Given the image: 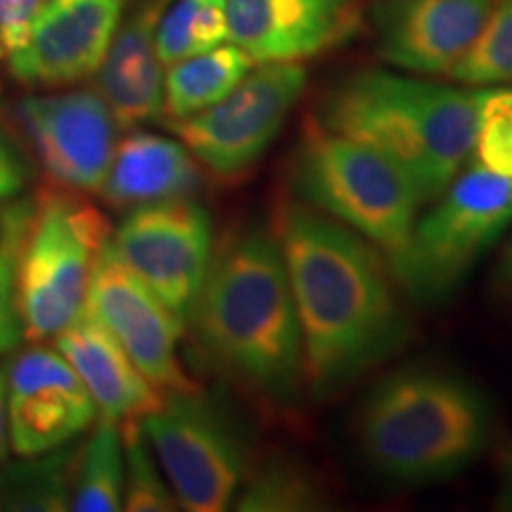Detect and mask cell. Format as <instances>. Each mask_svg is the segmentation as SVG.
Wrapping results in <instances>:
<instances>
[{"label":"cell","instance_id":"7402d4cb","mask_svg":"<svg viewBox=\"0 0 512 512\" xmlns=\"http://www.w3.org/2000/svg\"><path fill=\"white\" fill-rule=\"evenodd\" d=\"M72 510H124V439L121 422L102 418L81 453Z\"/></svg>","mask_w":512,"mask_h":512},{"label":"cell","instance_id":"9a60e30c","mask_svg":"<svg viewBox=\"0 0 512 512\" xmlns=\"http://www.w3.org/2000/svg\"><path fill=\"white\" fill-rule=\"evenodd\" d=\"M228 38L254 64L302 62L347 43L358 0H226Z\"/></svg>","mask_w":512,"mask_h":512},{"label":"cell","instance_id":"ba28073f","mask_svg":"<svg viewBox=\"0 0 512 512\" xmlns=\"http://www.w3.org/2000/svg\"><path fill=\"white\" fill-rule=\"evenodd\" d=\"M143 427L181 508L221 512L233 505L252 458L226 411L197 392H171Z\"/></svg>","mask_w":512,"mask_h":512},{"label":"cell","instance_id":"5bb4252c","mask_svg":"<svg viewBox=\"0 0 512 512\" xmlns=\"http://www.w3.org/2000/svg\"><path fill=\"white\" fill-rule=\"evenodd\" d=\"M126 0H46L10 72L34 86H69L93 76L124 19Z\"/></svg>","mask_w":512,"mask_h":512},{"label":"cell","instance_id":"484cf974","mask_svg":"<svg viewBox=\"0 0 512 512\" xmlns=\"http://www.w3.org/2000/svg\"><path fill=\"white\" fill-rule=\"evenodd\" d=\"M124 439V510L128 512H169L178 501L166 482L162 465L155 463L143 420L121 422Z\"/></svg>","mask_w":512,"mask_h":512},{"label":"cell","instance_id":"277c9868","mask_svg":"<svg viewBox=\"0 0 512 512\" xmlns=\"http://www.w3.org/2000/svg\"><path fill=\"white\" fill-rule=\"evenodd\" d=\"M479 91L467 93L392 72H361L337 83L313 119L337 136L380 152L432 202L472 155Z\"/></svg>","mask_w":512,"mask_h":512},{"label":"cell","instance_id":"ac0fdd59","mask_svg":"<svg viewBox=\"0 0 512 512\" xmlns=\"http://www.w3.org/2000/svg\"><path fill=\"white\" fill-rule=\"evenodd\" d=\"M57 351L67 358L102 418L143 420L162 403L164 394L136 368L119 342L81 309L57 335Z\"/></svg>","mask_w":512,"mask_h":512},{"label":"cell","instance_id":"6da1fadb","mask_svg":"<svg viewBox=\"0 0 512 512\" xmlns=\"http://www.w3.org/2000/svg\"><path fill=\"white\" fill-rule=\"evenodd\" d=\"M273 235L283 254L304 349V384L330 399L408 339L387 256L299 200L280 202Z\"/></svg>","mask_w":512,"mask_h":512},{"label":"cell","instance_id":"d6986e66","mask_svg":"<svg viewBox=\"0 0 512 512\" xmlns=\"http://www.w3.org/2000/svg\"><path fill=\"white\" fill-rule=\"evenodd\" d=\"M200 185V164L181 140L133 131L114 150L100 192L114 207H140L190 197Z\"/></svg>","mask_w":512,"mask_h":512},{"label":"cell","instance_id":"4316f807","mask_svg":"<svg viewBox=\"0 0 512 512\" xmlns=\"http://www.w3.org/2000/svg\"><path fill=\"white\" fill-rule=\"evenodd\" d=\"M475 164L512 181V88L479 91Z\"/></svg>","mask_w":512,"mask_h":512},{"label":"cell","instance_id":"83f0119b","mask_svg":"<svg viewBox=\"0 0 512 512\" xmlns=\"http://www.w3.org/2000/svg\"><path fill=\"white\" fill-rule=\"evenodd\" d=\"M43 3L46 0H0V43L5 53L24 48Z\"/></svg>","mask_w":512,"mask_h":512},{"label":"cell","instance_id":"7c38bea8","mask_svg":"<svg viewBox=\"0 0 512 512\" xmlns=\"http://www.w3.org/2000/svg\"><path fill=\"white\" fill-rule=\"evenodd\" d=\"M17 119L50 181L100 192L117 150L119 124L98 91L36 95L17 105Z\"/></svg>","mask_w":512,"mask_h":512},{"label":"cell","instance_id":"8fae6325","mask_svg":"<svg viewBox=\"0 0 512 512\" xmlns=\"http://www.w3.org/2000/svg\"><path fill=\"white\" fill-rule=\"evenodd\" d=\"M83 309L117 339L159 392H195L178 361L183 323L124 264L112 238L95 254Z\"/></svg>","mask_w":512,"mask_h":512},{"label":"cell","instance_id":"d4e9b609","mask_svg":"<svg viewBox=\"0 0 512 512\" xmlns=\"http://www.w3.org/2000/svg\"><path fill=\"white\" fill-rule=\"evenodd\" d=\"M451 79L467 86H505L512 83V0H494L482 31Z\"/></svg>","mask_w":512,"mask_h":512},{"label":"cell","instance_id":"4dcf8cb0","mask_svg":"<svg viewBox=\"0 0 512 512\" xmlns=\"http://www.w3.org/2000/svg\"><path fill=\"white\" fill-rule=\"evenodd\" d=\"M8 373L0 370V463L8 451Z\"/></svg>","mask_w":512,"mask_h":512},{"label":"cell","instance_id":"44dd1931","mask_svg":"<svg viewBox=\"0 0 512 512\" xmlns=\"http://www.w3.org/2000/svg\"><path fill=\"white\" fill-rule=\"evenodd\" d=\"M233 503L242 512H313L328 508L330 494L309 465L271 458L252 465Z\"/></svg>","mask_w":512,"mask_h":512},{"label":"cell","instance_id":"f546056e","mask_svg":"<svg viewBox=\"0 0 512 512\" xmlns=\"http://www.w3.org/2000/svg\"><path fill=\"white\" fill-rule=\"evenodd\" d=\"M494 287H496V292L501 294V299L512 304V235L505 240L501 256H498V261H496Z\"/></svg>","mask_w":512,"mask_h":512},{"label":"cell","instance_id":"4fadbf2b","mask_svg":"<svg viewBox=\"0 0 512 512\" xmlns=\"http://www.w3.org/2000/svg\"><path fill=\"white\" fill-rule=\"evenodd\" d=\"M95 403L57 349L36 347L8 370V439L19 456H41L95 420Z\"/></svg>","mask_w":512,"mask_h":512},{"label":"cell","instance_id":"f1b7e54d","mask_svg":"<svg viewBox=\"0 0 512 512\" xmlns=\"http://www.w3.org/2000/svg\"><path fill=\"white\" fill-rule=\"evenodd\" d=\"M27 183V169L17 150L0 136V200H12Z\"/></svg>","mask_w":512,"mask_h":512},{"label":"cell","instance_id":"30bf717a","mask_svg":"<svg viewBox=\"0 0 512 512\" xmlns=\"http://www.w3.org/2000/svg\"><path fill=\"white\" fill-rule=\"evenodd\" d=\"M112 245L124 264L188 323L214 254L211 216L190 197L133 207Z\"/></svg>","mask_w":512,"mask_h":512},{"label":"cell","instance_id":"603a6c76","mask_svg":"<svg viewBox=\"0 0 512 512\" xmlns=\"http://www.w3.org/2000/svg\"><path fill=\"white\" fill-rule=\"evenodd\" d=\"M226 0H174L157 27V55L164 67L228 43Z\"/></svg>","mask_w":512,"mask_h":512},{"label":"cell","instance_id":"d6a6232c","mask_svg":"<svg viewBox=\"0 0 512 512\" xmlns=\"http://www.w3.org/2000/svg\"><path fill=\"white\" fill-rule=\"evenodd\" d=\"M5 53V50H3V43H0V55H3Z\"/></svg>","mask_w":512,"mask_h":512},{"label":"cell","instance_id":"ffe728a7","mask_svg":"<svg viewBox=\"0 0 512 512\" xmlns=\"http://www.w3.org/2000/svg\"><path fill=\"white\" fill-rule=\"evenodd\" d=\"M254 67L252 57L235 43L204 50L166 67L164 114L181 119L214 105L233 91Z\"/></svg>","mask_w":512,"mask_h":512},{"label":"cell","instance_id":"5b68a950","mask_svg":"<svg viewBox=\"0 0 512 512\" xmlns=\"http://www.w3.org/2000/svg\"><path fill=\"white\" fill-rule=\"evenodd\" d=\"M299 202L330 216L392 256L418 219V188L392 159L309 121L292 157Z\"/></svg>","mask_w":512,"mask_h":512},{"label":"cell","instance_id":"2e32d148","mask_svg":"<svg viewBox=\"0 0 512 512\" xmlns=\"http://www.w3.org/2000/svg\"><path fill=\"white\" fill-rule=\"evenodd\" d=\"M491 5L494 0H382L373 12L377 50L406 72L451 76Z\"/></svg>","mask_w":512,"mask_h":512},{"label":"cell","instance_id":"52a82bcc","mask_svg":"<svg viewBox=\"0 0 512 512\" xmlns=\"http://www.w3.org/2000/svg\"><path fill=\"white\" fill-rule=\"evenodd\" d=\"M105 216L67 192H43L19 261V318L27 339L57 337L86 304L98 249L110 240Z\"/></svg>","mask_w":512,"mask_h":512},{"label":"cell","instance_id":"3957f363","mask_svg":"<svg viewBox=\"0 0 512 512\" xmlns=\"http://www.w3.org/2000/svg\"><path fill=\"white\" fill-rule=\"evenodd\" d=\"M491 408L482 389L439 363L384 375L356 413V441L377 475L427 486L460 475L482 456Z\"/></svg>","mask_w":512,"mask_h":512},{"label":"cell","instance_id":"cb8c5ba5","mask_svg":"<svg viewBox=\"0 0 512 512\" xmlns=\"http://www.w3.org/2000/svg\"><path fill=\"white\" fill-rule=\"evenodd\" d=\"M31 219V202H15L0 211V351L15 349L24 337L19 318V261Z\"/></svg>","mask_w":512,"mask_h":512},{"label":"cell","instance_id":"1f68e13d","mask_svg":"<svg viewBox=\"0 0 512 512\" xmlns=\"http://www.w3.org/2000/svg\"><path fill=\"white\" fill-rule=\"evenodd\" d=\"M498 505L503 510H512V448L508 453L503 467V479H501V496H498Z\"/></svg>","mask_w":512,"mask_h":512},{"label":"cell","instance_id":"e0dca14e","mask_svg":"<svg viewBox=\"0 0 512 512\" xmlns=\"http://www.w3.org/2000/svg\"><path fill=\"white\" fill-rule=\"evenodd\" d=\"M171 0H140L121 19L112 46L102 60L98 93L107 102L119 128L155 121L164 114V72L157 55V27Z\"/></svg>","mask_w":512,"mask_h":512},{"label":"cell","instance_id":"7a4b0ae2","mask_svg":"<svg viewBox=\"0 0 512 512\" xmlns=\"http://www.w3.org/2000/svg\"><path fill=\"white\" fill-rule=\"evenodd\" d=\"M188 323L204 356L256 399L278 408L299 401L302 330L273 230L247 226L221 240Z\"/></svg>","mask_w":512,"mask_h":512},{"label":"cell","instance_id":"8992f818","mask_svg":"<svg viewBox=\"0 0 512 512\" xmlns=\"http://www.w3.org/2000/svg\"><path fill=\"white\" fill-rule=\"evenodd\" d=\"M415 219L399 252L387 256L408 299L444 304L512 223V181L472 164Z\"/></svg>","mask_w":512,"mask_h":512},{"label":"cell","instance_id":"9c48e42d","mask_svg":"<svg viewBox=\"0 0 512 512\" xmlns=\"http://www.w3.org/2000/svg\"><path fill=\"white\" fill-rule=\"evenodd\" d=\"M304 88L302 64L266 62L249 69L226 98L166 126L209 174L235 181L264 159Z\"/></svg>","mask_w":512,"mask_h":512}]
</instances>
